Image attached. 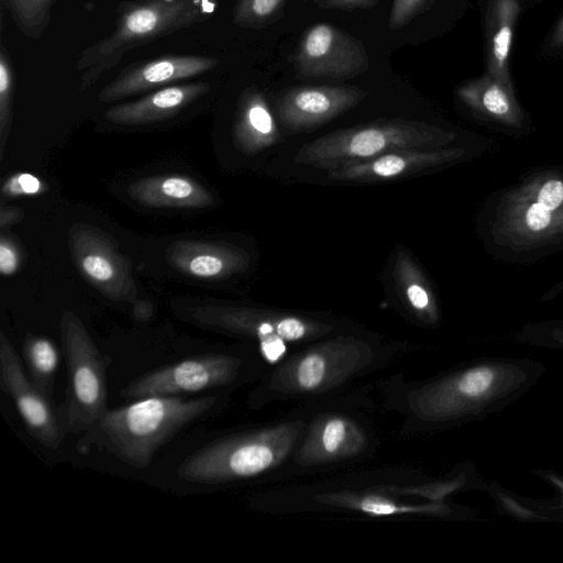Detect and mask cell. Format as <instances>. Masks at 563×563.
<instances>
[{
  "label": "cell",
  "mask_w": 563,
  "mask_h": 563,
  "mask_svg": "<svg viewBox=\"0 0 563 563\" xmlns=\"http://www.w3.org/2000/svg\"><path fill=\"white\" fill-rule=\"evenodd\" d=\"M221 406L217 396L148 397L107 409L76 443L87 454L92 449L113 455L132 467L144 470L156 452L188 426L213 413Z\"/></svg>",
  "instance_id": "1"
},
{
  "label": "cell",
  "mask_w": 563,
  "mask_h": 563,
  "mask_svg": "<svg viewBox=\"0 0 563 563\" xmlns=\"http://www.w3.org/2000/svg\"><path fill=\"white\" fill-rule=\"evenodd\" d=\"M217 5V0L121 1L113 32L79 53L78 89L90 88L130 51L210 19Z\"/></svg>",
  "instance_id": "2"
},
{
  "label": "cell",
  "mask_w": 563,
  "mask_h": 563,
  "mask_svg": "<svg viewBox=\"0 0 563 563\" xmlns=\"http://www.w3.org/2000/svg\"><path fill=\"white\" fill-rule=\"evenodd\" d=\"M299 423L227 435L188 455L178 466L181 481L220 484L260 475L278 465L291 451Z\"/></svg>",
  "instance_id": "3"
},
{
  "label": "cell",
  "mask_w": 563,
  "mask_h": 563,
  "mask_svg": "<svg viewBox=\"0 0 563 563\" xmlns=\"http://www.w3.org/2000/svg\"><path fill=\"white\" fill-rule=\"evenodd\" d=\"M445 135L432 125L402 119L378 120L335 130L303 144L295 162L319 169L376 157L394 150L434 148Z\"/></svg>",
  "instance_id": "4"
},
{
  "label": "cell",
  "mask_w": 563,
  "mask_h": 563,
  "mask_svg": "<svg viewBox=\"0 0 563 563\" xmlns=\"http://www.w3.org/2000/svg\"><path fill=\"white\" fill-rule=\"evenodd\" d=\"M60 338L67 383L58 413L66 434H79L108 409L107 371L111 358L100 352L80 318L71 311L62 316Z\"/></svg>",
  "instance_id": "5"
},
{
  "label": "cell",
  "mask_w": 563,
  "mask_h": 563,
  "mask_svg": "<svg viewBox=\"0 0 563 563\" xmlns=\"http://www.w3.org/2000/svg\"><path fill=\"white\" fill-rule=\"evenodd\" d=\"M185 316L197 325L257 341L271 363L285 355L286 343L313 340L333 330L331 324L320 320L244 306L196 305L187 308Z\"/></svg>",
  "instance_id": "6"
},
{
  "label": "cell",
  "mask_w": 563,
  "mask_h": 563,
  "mask_svg": "<svg viewBox=\"0 0 563 563\" xmlns=\"http://www.w3.org/2000/svg\"><path fill=\"white\" fill-rule=\"evenodd\" d=\"M373 357L366 342L335 338L288 360L272 375L268 387L287 395L321 391L364 368Z\"/></svg>",
  "instance_id": "7"
},
{
  "label": "cell",
  "mask_w": 563,
  "mask_h": 563,
  "mask_svg": "<svg viewBox=\"0 0 563 563\" xmlns=\"http://www.w3.org/2000/svg\"><path fill=\"white\" fill-rule=\"evenodd\" d=\"M241 360L227 354H202L158 367L126 384L120 396L139 400L148 397L185 396L231 384Z\"/></svg>",
  "instance_id": "8"
},
{
  "label": "cell",
  "mask_w": 563,
  "mask_h": 563,
  "mask_svg": "<svg viewBox=\"0 0 563 563\" xmlns=\"http://www.w3.org/2000/svg\"><path fill=\"white\" fill-rule=\"evenodd\" d=\"M0 387L12 399L31 437L46 449H58L67 435L58 409L32 382L4 333L0 334Z\"/></svg>",
  "instance_id": "9"
},
{
  "label": "cell",
  "mask_w": 563,
  "mask_h": 563,
  "mask_svg": "<svg viewBox=\"0 0 563 563\" xmlns=\"http://www.w3.org/2000/svg\"><path fill=\"white\" fill-rule=\"evenodd\" d=\"M114 242L88 224H75L69 231L71 254L84 276L110 299L133 301L137 290L131 265Z\"/></svg>",
  "instance_id": "10"
},
{
  "label": "cell",
  "mask_w": 563,
  "mask_h": 563,
  "mask_svg": "<svg viewBox=\"0 0 563 563\" xmlns=\"http://www.w3.org/2000/svg\"><path fill=\"white\" fill-rule=\"evenodd\" d=\"M295 68L301 77L346 78L366 71L368 57L361 42L333 25L320 23L302 36Z\"/></svg>",
  "instance_id": "11"
},
{
  "label": "cell",
  "mask_w": 563,
  "mask_h": 563,
  "mask_svg": "<svg viewBox=\"0 0 563 563\" xmlns=\"http://www.w3.org/2000/svg\"><path fill=\"white\" fill-rule=\"evenodd\" d=\"M219 59L205 55H164L126 66L100 91L98 100L113 102L151 92L211 71Z\"/></svg>",
  "instance_id": "12"
},
{
  "label": "cell",
  "mask_w": 563,
  "mask_h": 563,
  "mask_svg": "<svg viewBox=\"0 0 563 563\" xmlns=\"http://www.w3.org/2000/svg\"><path fill=\"white\" fill-rule=\"evenodd\" d=\"M367 92L357 87H295L277 101L280 123L290 132H301L323 124L358 104Z\"/></svg>",
  "instance_id": "13"
},
{
  "label": "cell",
  "mask_w": 563,
  "mask_h": 563,
  "mask_svg": "<svg viewBox=\"0 0 563 563\" xmlns=\"http://www.w3.org/2000/svg\"><path fill=\"white\" fill-rule=\"evenodd\" d=\"M445 157V153L433 148L394 150L373 158L331 167L327 169V174L328 178L333 181H386L418 174L442 163Z\"/></svg>",
  "instance_id": "14"
},
{
  "label": "cell",
  "mask_w": 563,
  "mask_h": 563,
  "mask_svg": "<svg viewBox=\"0 0 563 563\" xmlns=\"http://www.w3.org/2000/svg\"><path fill=\"white\" fill-rule=\"evenodd\" d=\"M167 262L195 278L217 279L243 272L250 255L235 245L206 241H177L166 250Z\"/></svg>",
  "instance_id": "15"
},
{
  "label": "cell",
  "mask_w": 563,
  "mask_h": 563,
  "mask_svg": "<svg viewBox=\"0 0 563 563\" xmlns=\"http://www.w3.org/2000/svg\"><path fill=\"white\" fill-rule=\"evenodd\" d=\"M211 86L195 81L167 86L136 99L109 108L104 119L120 125H141L172 119L205 96Z\"/></svg>",
  "instance_id": "16"
},
{
  "label": "cell",
  "mask_w": 563,
  "mask_h": 563,
  "mask_svg": "<svg viewBox=\"0 0 563 563\" xmlns=\"http://www.w3.org/2000/svg\"><path fill=\"white\" fill-rule=\"evenodd\" d=\"M365 435L355 422L340 415L318 421L298 452L305 464H319L351 457L365 446Z\"/></svg>",
  "instance_id": "17"
},
{
  "label": "cell",
  "mask_w": 563,
  "mask_h": 563,
  "mask_svg": "<svg viewBox=\"0 0 563 563\" xmlns=\"http://www.w3.org/2000/svg\"><path fill=\"white\" fill-rule=\"evenodd\" d=\"M137 202L154 208H203L212 195L198 181L183 175H157L139 179L128 188Z\"/></svg>",
  "instance_id": "18"
},
{
  "label": "cell",
  "mask_w": 563,
  "mask_h": 563,
  "mask_svg": "<svg viewBox=\"0 0 563 563\" xmlns=\"http://www.w3.org/2000/svg\"><path fill=\"white\" fill-rule=\"evenodd\" d=\"M233 135L236 146L249 155L271 147L279 140L268 104L254 88L246 89L240 98Z\"/></svg>",
  "instance_id": "19"
},
{
  "label": "cell",
  "mask_w": 563,
  "mask_h": 563,
  "mask_svg": "<svg viewBox=\"0 0 563 563\" xmlns=\"http://www.w3.org/2000/svg\"><path fill=\"white\" fill-rule=\"evenodd\" d=\"M520 12L518 0H490L487 10L488 75L509 85V55L514 30Z\"/></svg>",
  "instance_id": "20"
},
{
  "label": "cell",
  "mask_w": 563,
  "mask_h": 563,
  "mask_svg": "<svg viewBox=\"0 0 563 563\" xmlns=\"http://www.w3.org/2000/svg\"><path fill=\"white\" fill-rule=\"evenodd\" d=\"M393 276L399 296L419 319L429 320L434 314V301L422 271L401 246L395 252Z\"/></svg>",
  "instance_id": "21"
},
{
  "label": "cell",
  "mask_w": 563,
  "mask_h": 563,
  "mask_svg": "<svg viewBox=\"0 0 563 563\" xmlns=\"http://www.w3.org/2000/svg\"><path fill=\"white\" fill-rule=\"evenodd\" d=\"M22 357L32 382L52 399L58 367V351L49 339L40 335L25 336Z\"/></svg>",
  "instance_id": "22"
},
{
  "label": "cell",
  "mask_w": 563,
  "mask_h": 563,
  "mask_svg": "<svg viewBox=\"0 0 563 563\" xmlns=\"http://www.w3.org/2000/svg\"><path fill=\"white\" fill-rule=\"evenodd\" d=\"M58 0H1L20 33L38 40L46 32L52 10Z\"/></svg>",
  "instance_id": "23"
},
{
  "label": "cell",
  "mask_w": 563,
  "mask_h": 563,
  "mask_svg": "<svg viewBox=\"0 0 563 563\" xmlns=\"http://www.w3.org/2000/svg\"><path fill=\"white\" fill-rule=\"evenodd\" d=\"M14 69L11 55L3 43L0 44V159L12 122Z\"/></svg>",
  "instance_id": "24"
},
{
  "label": "cell",
  "mask_w": 563,
  "mask_h": 563,
  "mask_svg": "<svg viewBox=\"0 0 563 563\" xmlns=\"http://www.w3.org/2000/svg\"><path fill=\"white\" fill-rule=\"evenodd\" d=\"M284 0H238L233 22L241 27H261L276 16Z\"/></svg>",
  "instance_id": "25"
},
{
  "label": "cell",
  "mask_w": 563,
  "mask_h": 563,
  "mask_svg": "<svg viewBox=\"0 0 563 563\" xmlns=\"http://www.w3.org/2000/svg\"><path fill=\"white\" fill-rule=\"evenodd\" d=\"M463 89L479 95L486 110L495 114H505L510 110V100L504 85L493 77L466 85Z\"/></svg>",
  "instance_id": "26"
},
{
  "label": "cell",
  "mask_w": 563,
  "mask_h": 563,
  "mask_svg": "<svg viewBox=\"0 0 563 563\" xmlns=\"http://www.w3.org/2000/svg\"><path fill=\"white\" fill-rule=\"evenodd\" d=\"M493 377V372L488 368L470 371L459 379L456 390L465 396H478L489 388Z\"/></svg>",
  "instance_id": "27"
},
{
  "label": "cell",
  "mask_w": 563,
  "mask_h": 563,
  "mask_svg": "<svg viewBox=\"0 0 563 563\" xmlns=\"http://www.w3.org/2000/svg\"><path fill=\"white\" fill-rule=\"evenodd\" d=\"M427 2L428 0H394L389 14V27L396 30L404 26L427 7Z\"/></svg>",
  "instance_id": "28"
},
{
  "label": "cell",
  "mask_w": 563,
  "mask_h": 563,
  "mask_svg": "<svg viewBox=\"0 0 563 563\" xmlns=\"http://www.w3.org/2000/svg\"><path fill=\"white\" fill-rule=\"evenodd\" d=\"M42 188L40 180L31 174H16L3 186L2 191L8 196L34 195Z\"/></svg>",
  "instance_id": "29"
},
{
  "label": "cell",
  "mask_w": 563,
  "mask_h": 563,
  "mask_svg": "<svg viewBox=\"0 0 563 563\" xmlns=\"http://www.w3.org/2000/svg\"><path fill=\"white\" fill-rule=\"evenodd\" d=\"M20 256L14 244L4 235L0 239V272L4 276L12 275L19 267Z\"/></svg>",
  "instance_id": "30"
},
{
  "label": "cell",
  "mask_w": 563,
  "mask_h": 563,
  "mask_svg": "<svg viewBox=\"0 0 563 563\" xmlns=\"http://www.w3.org/2000/svg\"><path fill=\"white\" fill-rule=\"evenodd\" d=\"M538 200L547 209H555L563 201V184L559 180L547 183L540 190Z\"/></svg>",
  "instance_id": "31"
},
{
  "label": "cell",
  "mask_w": 563,
  "mask_h": 563,
  "mask_svg": "<svg viewBox=\"0 0 563 563\" xmlns=\"http://www.w3.org/2000/svg\"><path fill=\"white\" fill-rule=\"evenodd\" d=\"M550 220V210L540 203L531 206L527 212V222L532 230H541L545 228Z\"/></svg>",
  "instance_id": "32"
},
{
  "label": "cell",
  "mask_w": 563,
  "mask_h": 563,
  "mask_svg": "<svg viewBox=\"0 0 563 563\" xmlns=\"http://www.w3.org/2000/svg\"><path fill=\"white\" fill-rule=\"evenodd\" d=\"M153 314V306L150 301H136L133 306V316L137 321H146Z\"/></svg>",
  "instance_id": "33"
},
{
  "label": "cell",
  "mask_w": 563,
  "mask_h": 563,
  "mask_svg": "<svg viewBox=\"0 0 563 563\" xmlns=\"http://www.w3.org/2000/svg\"><path fill=\"white\" fill-rule=\"evenodd\" d=\"M22 218V212L16 209H1L0 213V224L1 227H5L8 224H11L15 221H19Z\"/></svg>",
  "instance_id": "34"
},
{
  "label": "cell",
  "mask_w": 563,
  "mask_h": 563,
  "mask_svg": "<svg viewBox=\"0 0 563 563\" xmlns=\"http://www.w3.org/2000/svg\"><path fill=\"white\" fill-rule=\"evenodd\" d=\"M550 44L552 47L563 46V18L559 21L556 27L553 31Z\"/></svg>",
  "instance_id": "35"
},
{
  "label": "cell",
  "mask_w": 563,
  "mask_h": 563,
  "mask_svg": "<svg viewBox=\"0 0 563 563\" xmlns=\"http://www.w3.org/2000/svg\"><path fill=\"white\" fill-rule=\"evenodd\" d=\"M330 4L341 8H353L360 5H366L373 0H327Z\"/></svg>",
  "instance_id": "36"
}]
</instances>
